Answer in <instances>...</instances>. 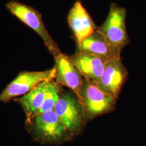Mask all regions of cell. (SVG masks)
I'll return each mask as SVG.
<instances>
[{"instance_id": "6da1fadb", "label": "cell", "mask_w": 146, "mask_h": 146, "mask_svg": "<svg viewBox=\"0 0 146 146\" xmlns=\"http://www.w3.org/2000/svg\"><path fill=\"white\" fill-rule=\"evenodd\" d=\"M25 125L33 140L42 145L56 146L73 140L54 110L26 120Z\"/></svg>"}, {"instance_id": "7a4b0ae2", "label": "cell", "mask_w": 146, "mask_h": 146, "mask_svg": "<svg viewBox=\"0 0 146 146\" xmlns=\"http://www.w3.org/2000/svg\"><path fill=\"white\" fill-rule=\"evenodd\" d=\"M6 8L11 14L31 28L41 37L45 46L54 58L62 54L58 44L47 31L40 12L30 5L17 1L6 4Z\"/></svg>"}, {"instance_id": "3957f363", "label": "cell", "mask_w": 146, "mask_h": 146, "mask_svg": "<svg viewBox=\"0 0 146 146\" xmlns=\"http://www.w3.org/2000/svg\"><path fill=\"white\" fill-rule=\"evenodd\" d=\"M116 100L95 84L84 79L80 102L84 110L86 123L114 111Z\"/></svg>"}, {"instance_id": "277c9868", "label": "cell", "mask_w": 146, "mask_h": 146, "mask_svg": "<svg viewBox=\"0 0 146 146\" xmlns=\"http://www.w3.org/2000/svg\"><path fill=\"white\" fill-rule=\"evenodd\" d=\"M54 110L73 139L82 133L86 123L82 104L76 96L61 92Z\"/></svg>"}, {"instance_id": "5b68a950", "label": "cell", "mask_w": 146, "mask_h": 146, "mask_svg": "<svg viewBox=\"0 0 146 146\" xmlns=\"http://www.w3.org/2000/svg\"><path fill=\"white\" fill-rule=\"evenodd\" d=\"M126 17L125 8L112 3L106 21L97 29L110 43L121 50L131 43L127 31Z\"/></svg>"}, {"instance_id": "8992f818", "label": "cell", "mask_w": 146, "mask_h": 146, "mask_svg": "<svg viewBox=\"0 0 146 146\" xmlns=\"http://www.w3.org/2000/svg\"><path fill=\"white\" fill-rule=\"evenodd\" d=\"M55 68L40 72L24 71L9 84L0 94V103L9 102L11 100L23 96L48 80L54 79Z\"/></svg>"}, {"instance_id": "52a82bcc", "label": "cell", "mask_w": 146, "mask_h": 146, "mask_svg": "<svg viewBox=\"0 0 146 146\" xmlns=\"http://www.w3.org/2000/svg\"><path fill=\"white\" fill-rule=\"evenodd\" d=\"M128 76V70L121 58L110 60L107 63L101 77L94 84L117 100Z\"/></svg>"}, {"instance_id": "ba28073f", "label": "cell", "mask_w": 146, "mask_h": 146, "mask_svg": "<svg viewBox=\"0 0 146 146\" xmlns=\"http://www.w3.org/2000/svg\"><path fill=\"white\" fill-rule=\"evenodd\" d=\"M54 59L56 70L55 81L60 86L70 89L80 101L84 82L83 76L70 61L68 55L62 53Z\"/></svg>"}, {"instance_id": "9c48e42d", "label": "cell", "mask_w": 146, "mask_h": 146, "mask_svg": "<svg viewBox=\"0 0 146 146\" xmlns=\"http://www.w3.org/2000/svg\"><path fill=\"white\" fill-rule=\"evenodd\" d=\"M70 61L76 67L84 79L95 84L102 75L110 60L89 52L77 50L69 56Z\"/></svg>"}, {"instance_id": "30bf717a", "label": "cell", "mask_w": 146, "mask_h": 146, "mask_svg": "<svg viewBox=\"0 0 146 146\" xmlns=\"http://www.w3.org/2000/svg\"><path fill=\"white\" fill-rule=\"evenodd\" d=\"M67 20L77 46L98 28L80 0L76 1L69 11Z\"/></svg>"}, {"instance_id": "8fae6325", "label": "cell", "mask_w": 146, "mask_h": 146, "mask_svg": "<svg viewBox=\"0 0 146 146\" xmlns=\"http://www.w3.org/2000/svg\"><path fill=\"white\" fill-rule=\"evenodd\" d=\"M78 51L89 52L108 60L120 59L122 50L112 45L97 30L77 46Z\"/></svg>"}, {"instance_id": "7c38bea8", "label": "cell", "mask_w": 146, "mask_h": 146, "mask_svg": "<svg viewBox=\"0 0 146 146\" xmlns=\"http://www.w3.org/2000/svg\"><path fill=\"white\" fill-rule=\"evenodd\" d=\"M49 80L43 81L27 94L14 99L22 107L26 116V120L36 115L41 108Z\"/></svg>"}, {"instance_id": "4fadbf2b", "label": "cell", "mask_w": 146, "mask_h": 146, "mask_svg": "<svg viewBox=\"0 0 146 146\" xmlns=\"http://www.w3.org/2000/svg\"><path fill=\"white\" fill-rule=\"evenodd\" d=\"M60 93L61 86L58 84L54 79L49 80L43 104L36 115L42 114L54 110L59 99Z\"/></svg>"}]
</instances>
